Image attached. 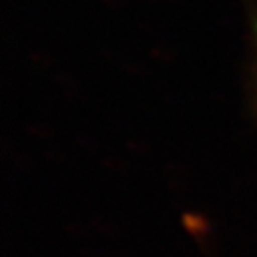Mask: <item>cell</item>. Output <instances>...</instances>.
Listing matches in <instances>:
<instances>
[{
	"mask_svg": "<svg viewBox=\"0 0 257 257\" xmlns=\"http://www.w3.org/2000/svg\"><path fill=\"white\" fill-rule=\"evenodd\" d=\"M254 42H255V54H257V17L254 19Z\"/></svg>",
	"mask_w": 257,
	"mask_h": 257,
	"instance_id": "6da1fadb",
	"label": "cell"
}]
</instances>
